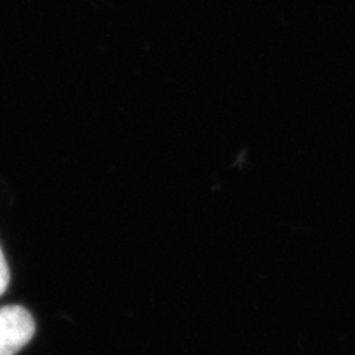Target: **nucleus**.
Segmentation results:
<instances>
[{
    "label": "nucleus",
    "mask_w": 355,
    "mask_h": 355,
    "mask_svg": "<svg viewBox=\"0 0 355 355\" xmlns=\"http://www.w3.org/2000/svg\"><path fill=\"white\" fill-rule=\"evenodd\" d=\"M35 321L24 306L0 308V355H15L32 340Z\"/></svg>",
    "instance_id": "obj_1"
},
{
    "label": "nucleus",
    "mask_w": 355,
    "mask_h": 355,
    "mask_svg": "<svg viewBox=\"0 0 355 355\" xmlns=\"http://www.w3.org/2000/svg\"><path fill=\"white\" fill-rule=\"evenodd\" d=\"M10 282V272H8V265L6 257H3L2 248H0V296L3 295Z\"/></svg>",
    "instance_id": "obj_2"
}]
</instances>
